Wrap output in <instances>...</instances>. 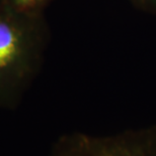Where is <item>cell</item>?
I'll return each mask as SVG.
<instances>
[{"mask_svg":"<svg viewBox=\"0 0 156 156\" xmlns=\"http://www.w3.org/2000/svg\"><path fill=\"white\" fill-rule=\"evenodd\" d=\"M48 42L44 13H19L0 1V109L19 106L41 71Z\"/></svg>","mask_w":156,"mask_h":156,"instance_id":"cell-1","label":"cell"},{"mask_svg":"<svg viewBox=\"0 0 156 156\" xmlns=\"http://www.w3.org/2000/svg\"><path fill=\"white\" fill-rule=\"evenodd\" d=\"M48 156H156V125L112 135L67 133L53 143Z\"/></svg>","mask_w":156,"mask_h":156,"instance_id":"cell-2","label":"cell"},{"mask_svg":"<svg viewBox=\"0 0 156 156\" xmlns=\"http://www.w3.org/2000/svg\"><path fill=\"white\" fill-rule=\"evenodd\" d=\"M5 6L25 14H43L52 0H0Z\"/></svg>","mask_w":156,"mask_h":156,"instance_id":"cell-3","label":"cell"},{"mask_svg":"<svg viewBox=\"0 0 156 156\" xmlns=\"http://www.w3.org/2000/svg\"><path fill=\"white\" fill-rule=\"evenodd\" d=\"M130 1L140 10L156 14V0H130Z\"/></svg>","mask_w":156,"mask_h":156,"instance_id":"cell-4","label":"cell"}]
</instances>
